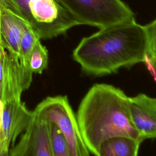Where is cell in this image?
<instances>
[{
  "label": "cell",
  "mask_w": 156,
  "mask_h": 156,
  "mask_svg": "<svg viewBox=\"0 0 156 156\" xmlns=\"http://www.w3.org/2000/svg\"><path fill=\"white\" fill-rule=\"evenodd\" d=\"M132 124L141 141L156 138V98L140 93L128 99Z\"/></svg>",
  "instance_id": "8"
},
{
  "label": "cell",
  "mask_w": 156,
  "mask_h": 156,
  "mask_svg": "<svg viewBox=\"0 0 156 156\" xmlns=\"http://www.w3.org/2000/svg\"><path fill=\"white\" fill-rule=\"evenodd\" d=\"M48 49L39 40L30 52L27 61L28 68L32 73L41 74L48 66Z\"/></svg>",
  "instance_id": "10"
},
{
  "label": "cell",
  "mask_w": 156,
  "mask_h": 156,
  "mask_svg": "<svg viewBox=\"0 0 156 156\" xmlns=\"http://www.w3.org/2000/svg\"><path fill=\"white\" fill-rule=\"evenodd\" d=\"M82 72L102 76L147 60L144 26L135 21L111 26L83 37L73 52Z\"/></svg>",
  "instance_id": "1"
},
{
  "label": "cell",
  "mask_w": 156,
  "mask_h": 156,
  "mask_svg": "<svg viewBox=\"0 0 156 156\" xmlns=\"http://www.w3.org/2000/svg\"><path fill=\"white\" fill-rule=\"evenodd\" d=\"M3 103L2 102L1 98H0V127L2 121V112H3Z\"/></svg>",
  "instance_id": "13"
},
{
  "label": "cell",
  "mask_w": 156,
  "mask_h": 156,
  "mask_svg": "<svg viewBox=\"0 0 156 156\" xmlns=\"http://www.w3.org/2000/svg\"><path fill=\"white\" fill-rule=\"evenodd\" d=\"M144 27L147 40V59L156 69V18Z\"/></svg>",
  "instance_id": "12"
},
{
  "label": "cell",
  "mask_w": 156,
  "mask_h": 156,
  "mask_svg": "<svg viewBox=\"0 0 156 156\" xmlns=\"http://www.w3.org/2000/svg\"><path fill=\"white\" fill-rule=\"evenodd\" d=\"M0 127V156H8L17 137L23 133L30 122L33 112L29 111L21 100L3 103Z\"/></svg>",
  "instance_id": "6"
},
{
  "label": "cell",
  "mask_w": 156,
  "mask_h": 156,
  "mask_svg": "<svg viewBox=\"0 0 156 156\" xmlns=\"http://www.w3.org/2000/svg\"><path fill=\"white\" fill-rule=\"evenodd\" d=\"M34 112L41 119L55 124L63 135L71 156H90L66 96L47 97Z\"/></svg>",
  "instance_id": "5"
},
{
  "label": "cell",
  "mask_w": 156,
  "mask_h": 156,
  "mask_svg": "<svg viewBox=\"0 0 156 156\" xmlns=\"http://www.w3.org/2000/svg\"><path fill=\"white\" fill-rule=\"evenodd\" d=\"M8 156H54L49 122L33 111V116L20 141L10 150Z\"/></svg>",
  "instance_id": "7"
},
{
  "label": "cell",
  "mask_w": 156,
  "mask_h": 156,
  "mask_svg": "<svg viewBox=\"0 0 156 156\" xmlns=\"http://www.w3.org/2000/svg\"><path fill=\"white\" fill-rule=\"evenodd\" d=\"M51 143L54 156H71L66 141L58 127L49 122Z\"/></svg>",
  "instance_id": "11"
},
{
  "label": "cell",
  "mask_w": 156,
  "mask_h": 156,
  "mask_svg": "<svg viewBox=\"0 0 156 156\" xmlns=\"http://www.w3.org/2000/svg\"><path fill=\"white\" fill-rule=\"evenodd\" d=\"M80 23L99 29L135 21L131 9L121 0H58Z\"/></svg>",
  "instance_id": "4"
},
{
  "label": "cell",
  "mask_w": 156,
  "mask_h": 156,
  "mask_svg": "<svg viewBox=\"0 0 156 156\" xmlns=\"http://www.w3.org/2000/svg\"><path fill=\"white\" fill-rule=\"evenodd\" d=\"M41 39L65 34L80 23L58 0H10Z\"/></svg>",
  "instance_id": "3"
},
{
  "label": "cell",
  "mask_w": 156,
  "mask_h": 156,
  "mask_svg": "<svg viewBox=\"0 0 156 156\" xmlns=\"http://www.w3.org/2000/svg\"><path fill=\"white\" fill-rule=\"evenodd\" d=\"M128 99L121 89L106 83L94 84L82 99L76 118L84 143L94 155L109 138L126 136L140 140L130 121Z\"/></svg>",
  "instance_id": "2"
},
{
  "label": "cell",
  "mask_w": 156,
  "mask_h": 156,
  "mask_svg": "<svg viewBox=\"0 0 156 156\" xmlns=\"http://www.w3.org/2000/svg\"><path fill=\"white\" fill-rule=\"evenodd\" d=\"M142 141L126 136L109 138L100 144L97 156H138Z\"/></svg>",
  "instance_id": "9"
}]
</instances>
